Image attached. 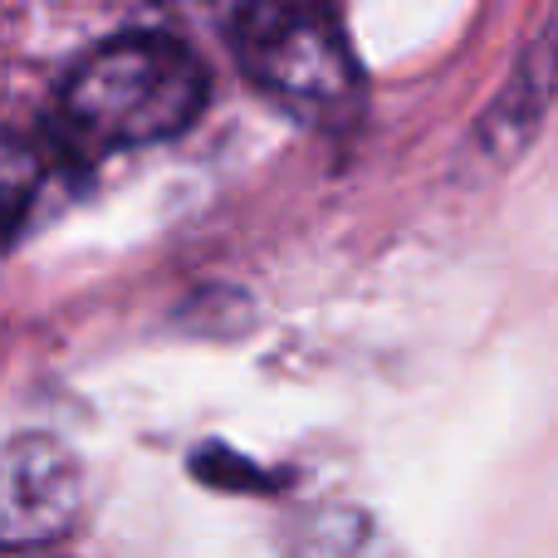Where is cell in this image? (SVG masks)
Wrapping results in <instances>:
<instances>
[{"label": "cell", "instance_id": "cell-1", "mask_svg": "<svg viewBox=\"0 0 558 558\" xmlns=\"http://www.w3.org/2000/svg\"><path fill=\"white\" fill-rule=\"evenodd\" d=\"M202 108V59L162 29H128L98 45L88 59H78L59 94V118L69 137L94 153L167 143L186 133Z\"/></svg>", "mask_w": 558, "mask_h": 558}, {"label": "cell", "instance_id": "cell-2", "mask_svg": "<svg viewBox=\"0 0 558 558\" xmlns=\"http://www.w3.org/2000/svg\"><path fill=\"white\" fill-rule=\"evenodd\" d=\"M231 35L245 78L284 113L314 128L357 113L363 69L328 0H245Z\"/></svg>", "mask_w": 558, "mask_h": 558}, {"label": "cell", "instance_id": "cell-3", "mask_svg": "<svg viewBox=\"0 0 558 558\" xmlns=\"http://www.w3.org/2000/svg\"><path fill=\"white\" fill-rule=\"evenodd\" d=\"M84 514V471L54 436L0 446V549H49Z\"/></svg>", "mask_w": 558, "mask_h": 558}, {"label": "cell", "instance_id": "cell-4", "mask_svg": "<svg viewBox=\"0 0 558 558\" xmlns=\"http://www.w3.org/2000/svg\"><path fill=\"white\" fill-rule=\"evenodd\" d=\"M49 192V153L35 137L0 128V251L35 221Z\"/></svg>", "mask_w": 558, "mask_h": 558}]
</instances>
